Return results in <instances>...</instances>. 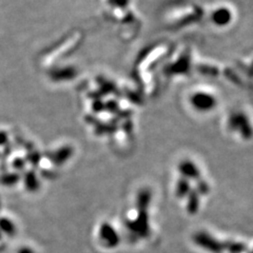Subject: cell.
<instances>
[{
  "label": "cell",
  "mask_w": 253,
  "mask_h": 253,
  "mask_svg": "<svg viewBox=\"0 0 253 253\" xmlns=\"http://www.w3.org/2000/svg\"><path fill=\"white\" fill-rule=\"evenodd\" d=\"M229 128L239 132L242 138L250 139L253 136V129L248 116L243 112H234L229 117Z\"/></svg>",
  "instance_id": "cell-1"
},
{
  "label": "cell",
  "mask_w": 253,
  "mask_h": 253,
  "mask_svg": "<svg viewBox=\"0 0 253 253\" xmlns=\"http://www.w3.org/2000/svg\"><path fill=\"white\" fill-rule=\"evenodd\" d=\"M189 100L192 108L201 113L211 112L217 106L216 97L207 92H195L190 96Z\"/></svg>",
  "instance_id": "cell-2"
},
{
  "label": "cell",
  "mask_w": 253,
  "mask_h": 253,
  "mask_svg": "<svg viewBox=\"0 0 253 253\" xmlns=\"http://www.w3.org/2000/svg\"><path fill=\"white\" fill-rule=\"evenodd\" d=\"M194 241L199 245V246L203 247L204 249L211 251L213 253H220L224 249V245L218 243L214 237H212L208 233L206 232H200L194 235Z\"/></svg>",
  "instance_id": "cell-3"
},
{
  "label": "cell",
  "mask_w": 253,
  "mask_h": 253,
  "mask_svg": "<svg viewBox=\"0 0 253 253\" xmlns=\"http://www.w3.org/2000/svg\"><path fill=\"white\" fill-rule=\"evenodd\" d=\"M128 227L131 231L137 233L139 235H147L149 233V225H148V215L146 210H139V214L134 221H129Z\"/></svg>",
  "instance_id": "cell-4"
},
{
  "label": "cell",
  "mask_w": 253,
  "mask_h": 253,
  "mask_svg": "<svg viewBox=\"0 0 253 253\" xmlns=\"http://www.w3.org/2000/svg\"><path fill=\"white\" fill-rule=\"evenodd\" d=\"M99 235L102 242H104L110 248L116 247L117 244L120 243V237H118L113 227L109 224H104L100 227Z\"/></svg>",
  "instance_id": "cell-5"
},
{
  "label": "cell",
  "mask_w": 253,
  "mask_h": 253,
  "mask_svg": "<svg viewBox=\"0 0 253 253\" xmlns=\"http://www.w3.org/2000/svg\"><path fill=\"white\" fill-rule=\"evenodd\" d=\"M211 20L217 27H226L232 20V13L228 7L221 6L212 13Z\"/></svg>",
  "instance_id": "cell-6"
},
{
  "label": "cell",
  "mask_w": 253,
  "mask_h": 253,
  "mask_svg": "<svg viewBox=\"0 0 253 253\" xmlns=\"http://www.w3.org/2000/svg\"><path fill=\"white\" fill-rule=\"evenodd\" d=\"M178 170L181 175L186 179H199L201 176V173L196 165L190 161H185L179 164Z\"/></svg>",
  "instance_id": "cell-7"
},
{
  "label": "cell",
  "mask_w": 253,
  "mask_h": 253,
  "mask_svg": "<svg viewBox=\"0 0 253 253\" xmlns=\"http://www.w3.org/2000/svg\"><path fill=\"white\" fill-rule=\"evenodd\" d=\"M190 191V186H189V181L186 178H181L178 180V183L176 185V195L178 197H184L188 194Z\"/></svg>",
  "instance_id": "cell-8"
},
{
  "label": "cell",
  "mask_w": 253,
  "mask_h": 253,
  "mask_svg": "<svg viewBox=\"0 0 253 253\" xmlns=\"http://www.w3.org/2000/svg\"><path fill=\"white\" fill-rule=\"evenodd\" d=\"M150 199H151V195H150V192L147 191V190H144V191H141L138 195V200H137V206L139 210H146L148 205H149V202H150Z\"/></svg>",
  "instance_id": "cell-9"
},
{
  "label": "cell",
  "mask_w": 253,
  "mask_h": 253,
  "mask_svg": "<svg viewBox=\"0 0 253 253\" xmlns=\"http://www.w3.org/2000/svg\"><path fill=\"white\" fill-rule=\"evenodd\" d=\"M199 196H197L196 192H192L191 194L189 195V200H188V205H187V208L188 211L193 214L199 209Z\"/></svg>",
  "instance_id": "cell-10"
},
{
  "label": "cell",
  "mask_w": 253,
  "mask_h": 253,
  "mask_svg": "<svg viewBox=\"0 0 253 253\" xmlns=\"http://www.w3.org/2000/svg\"><path fill=\"white\" fill-rule=\"evenodd\" d=\"M0 230L9 234H12L15 232V228L9 219L0 218Z\"/></svg>",
  "instance_id": "cell-11"
},
{
  "label": "cell",
  "mask_w": 253,
  "mask_h": 253,
  "mask_svg": "<svg viewBox=\"0 0 253 253\" xmlns=\"http://www.w3.org/2000/svg\"><path fill=\"white\" fill-rule=\"evenodd\" d=\"M130 1L131 0H108V3L115 9H126L130 4Z\"/></svg>",
  "instance_id": "cell-12"
},
{
  "label": "cell",
  "mask_w": 253,
  "mask_h": 253,
  "mask_svg": "<svg viewBox=\"0 0 253 253\" xmlns=\"http://www.w3.org/2000/svg\"><path fill=\"white\" fill-rule=\"evenodd\" d=\"M227 245H228L227 248L229 249V251H230L231 253H242V252L246 250V247H245L243 244L232 242V243H229Z\"/></svg>",
  "instance_id": "cell-13"
},
{
  "label": "cell",
  "mask_w": 253,
  "mask_h": 253,
  "mask_svg": "<svg viewBox=\"0 0 253 253\" xmlns=\"http://www.w3.org/2000/svg\"><path fill=\"white\" fill-rule=\"evenodd\" d=\"M199 190H200L201 193L206 194L209 191V187H208L207 184L205 183V181H200V183H199Z\"/></svg>",
  "instance_id": "cell-14"
},
{
  "label": "cell",
  "mask_w": 253,
  "mask_h": 253,
  "mask_svg": "<svg viewBox=\"0 0 253 253\" xmlns=\"http://www.w3.org/2000/svg\"><path fill=\"white\" fill-rule=\"evenodd\" d=\"M18 253H35L33 250L32 249H30V248H28V247H23V248H21L19 251H18Z\"/></svg>",
  "instance_id": "cell-15"
},
{
  "label": "cell",
  "mask_w": 253,
  "mask_h": 253,
  "mask_svg": "<svg viewBox=\"0 0 253 253\" xmlns=\"http://www.w3.org/2000/svg\"><path fill=\"white\" fill-rule=\"evenodd\" d=\"M252 253H253V252H252Z\"/></svg>",
  "instance_id": "cell-16"
}]
</instances>
